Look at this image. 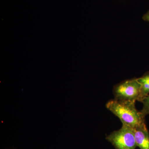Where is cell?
<instances>
[{"instance_id":"cell-1","label":"cell","mask_w":149,"mask_h":149,"mask_svg":"<svg viewBox=\"0 0 149 149\" xmlns=\"http://www.w3.org/2000/svg\"><path fill=\"white\" fill-rule=\"evenodd\" d=\"M136 102L122 101L113 99L106 104L107 109L117 116L122 125L133 128L146 124L145 117L136 108Z\"/></svg>"},{"instance_id":"cell-7","label":"cell","mask_w":149,"mask_h":149,"mask_svg":"<svg viewBox=\"0 0 149 149\" xmlns=\"http://www.w3.org/2000/svg\"><path fill=\"white\" fill-rule=\"evenodd\" d=\"M143 19L144 21L149 22V10L143 15Z\"/></svg>"},{"instance_id":"cell-5","label":"cell","mask_w":149,"mask_h":149,"mask_svg":"<svg viewBox=\"0 0 149 149\" xmlns=\"http://www.w3.org/2000/svg\"><path fill=\"white\" fill-rule=\"evenodd\" d=\"M141 85V93L139 101L141 102L149 95V71L145 73L142 77L137 78Z\"/></svg>"},{"instance_id":"cell-3","label":"cell","mask_w":149,"mask_h":149,"mask_svg":"<svg viewBox=\"0 0 149 149\" xmlns=\"http://www.w3.org/2000/svg\"><path fill=\"white\" fill-rule=\"evenodd\" d=\"M106 139L116 149H136L137 147L133 129L125 125L113 131Z\"/></svg>"},{"instance_id":"cell-2","label":"cell","mask_w":149,"mask_h":149,"mask_svg":"<svg viewBox=\"0 0 149 149\" xmlns=\"http://www.w3.org/2000/svg\"><path fill=\"white\" fill-rule=\"evenodd\" d=\"M114 99L122 101H139L141 85L137 78L124 80L115 85L113 89Z\"/></svg>"},{"instance_id":"cell-4","label":"cell","mask_w":149,"mask_h":149,"mask_svg":"<svg viewBox=\"0 0 149 149\" xmlns=\"http://www.w3.org/2000/svg\"><path fill=\"white\" fill-rule=\"evenodd\" d=\"M133 129L137 147L140 149H149V132L146 124Z\"/></svg>"},{"instance_id":"cell-6","label":"cell","mask_w":149,"mask_h":149,"mask_svg":"<svg viewBox=\"0 0 149 149\" xmlns=\"http://www.w3.org/2000/svg\"><path fill=\"white\" fill-rule=\"evenodd\" d=\"M141 102L143 104V108L141 111L144 116L149 115V95L143 100Z\"/></svg>"}]
</instances>
